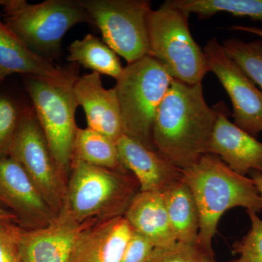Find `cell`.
<instances>
[{
  "label": "cell",
  "instance_id": "cell-1",
  "mask_svg": "<svg viewBox=\"0 0 262 262\" xmlns=\"http://www.w3.org/2000/svg\"><path fill=\"white\" fill-rule=\"evenodd\" d=\"M218 113L206 103L202 82L173 79L155 118V150L177 168L191 166L206 154Z\"/></svg>",
  "mask_w": 262,
  "mask_h": 262
},
{
  "label": "cell",
  "instance_id": "cell-2",
  "mask_svg": "<svg viewBox=\"0 0 262 262\" xmlns=\"http://www.w3.org/2000/svg\"><path fill=\"white\" fill-rule=\"evenodd\" d=\"M200 213L198 241L209 250L221 217L231 208L261 211L262 201L252 179L239 175L220 157L204 154L195 163L182 170Z\"/></svg>",
  "mask_w": 262,
  "mask_h": 262
},
{
  "label": "cell",
  "instance_id": "cell-3",
  "mask_svg": "<svg viewBox=\"0 0 262 262\" xmlns=\"http://www.w3.org/2000/svg\"><path fill=\"white\" fill-rule=\"evenodd\" d=\"M60 213L81 226L125 214L140 191L137 179L125 169L113 170L72 160Z\"/></svg>",
  "mask_w": 262,
  "mask_h": 262
},
{
  "label": "cell",
  "instance_id": "cell-4",
  "mask_svg": "<svg viewBox=\"0 0 262 262\" xmlns=\"http://www.w3.org/2000/svg\"><path fill=\"white\" fill-rule=\"evenodd\" d=\"M173 78L151 56L124 67L116 91L124 132L151 149L153 128L162 101Z\"/></svg>",
  "mask_w": 262,
  "mask_h": 262
},
{
  "label": "cell",
  "instance_id": "cell-5",
  "mask_svg": "<svg viewBox=\"0 0 262 262\" xmlns=\"http://www.w3.org/2000/svg\"><path fill=\"white\" fill-rule=\"evenodd\" d=\"M5 22L33 51L49 59L57 56L67 31L78 24H93L80 0H0ZM50 60V59H49Z\"/></svg>",
  "mask_w": 262,
  "mask_h": 262
},
{
  "label": "cell",
  "instance_id": "cell-6",
  "mask_svg": "<svg viewBox=\"0 0 262 262\" xmlns=\"http://www.w3.org/2000/svg\"><path fill=\"white\" fill-rule=\"evenodd\" d=\"M189 15L170 0L151 10L149 56L160 62L174 80L194 84L202 82L209 68L203 50L189 31Z\"/></svg>",
  "mask_w": 262,
  "mask_h": 262
},
{
  "label": "cell",
  "instance_id": "cell-7",
  "mask_svg": "<svg viewBox=\"0 0 262 262\" xmlns=\"http://www.w3.org/2000/svg\"><path fill=\"white\" fill-rule=\"evenodd\" d=\"M73 84L58 83L27 76V91L53 160L65 179L71 171L78 107Z\"/></svg>",
  "mask_w": 262,
  "mask_h": 262
},
{
  "label": "cell",
  "instance_id": "cell-8",
  "mask_svg": "<svg viewBox=\"0 0 262 262\" xmlns=\"http://www.w3.org/2000/svg\"><path fill=\"white\" fill-rule=\"evenodd\" d=\"M103 42L127 63L149 55L147 0H80Z\"/></svg>",
  "mask_w": 262,
  "mask_h": 262
},
{
  "label": "cell",
  "instance_id": "cell-9",
  "mask_svg": "<svg viewBox=\"0 0 262 262\" xmlns=\"http://www.w3.org/2000/svg\"><path fill=\"white\" fill-rule=\"evenodd\" d=\"M8 155L23 167L58 216L63 206L67 185L53 160L33 107L21 110L18 129Z\"/></svg>",
  "mask_w": 262,
  "mask_h": 262
},
{
  "label": "cell",
  "instance_id": "cell-10",
  "mask_svg": "<svg viewBox=\"0 0 262 262\" xmlns=\"http://www.w3.org/2000/svg\"><path fill=\"white\" fill-rule=\"evenodd\" d=\"M209 72H213L229 95L234 123L253 137L262 132V91L244 70L227 56L213 37L203 50Z\"/></svg>",
  "mask_w": 262,
  "mask_h": 262
},
{
  "label": "cell",
  "instance_id": "cell-11",
  "mask_svg": "<svg viewBox=\"0 0 262 262\" xmlns=\"http://www.w3.org/2000/svg\"><path fill=\"white\" fill-rule=\"evenodd\" d=\"M0 201L31 229L46 227L57 217L23 167L8 154L0 155Z\"/></svg>",
  "mask_w": 262,
  "mask_h": 262
},
{
  "label": "cell",
  "instance_id": "cell-12",
  "mask_svg": "<svg viewBox=\"0 0 262 262\" xmlns=\"http://www.w3.org/2000/svg\"><path fill=\"white\" fill-rule=\"evenodd\" d=\"M116 144L122 168L137 179L140 192L163 194L184 179L182 169L137 139L124 134Z\"/></svg>",
  "mask_w": 262,
  "mask_h": 262
},
{
  "label": "cell",
  "instance_id": "cell-13",
  "mask_svg": "<svg viewBox=\"0 0 262 262\" xmlns=\"http://www.w3.org/2000/svg\"><path fill=\"white\" fill-rule=\"evenodd\" d=\"M14 74L61 84H74L78 78L75 67L62 69L37 54L0 18V82Z\"/></svg>",
  "mask_w": 262,
  "mask_h": 262
},
{
  "label": "cell",
  "instance_id": "cell-14",
  "mask_svg": "<svg viewBox=\"0 0 262 262\" xmlns=\"http://www.w3.org/2000/svg\"><path fill=\"white\" fill-rule=\"evenodd\" d=\"M132 232L123 215L84 225L74 241L70 262H120Z\"/></svg>",
  "mask_w": 262,
  "mask_h": 262
},
{
  "label": "cell",
  "instance_id": "cell-15",
  "mask_svg": "<svg viewBox=\"0 0 262 262\" xmlns=\"http://www.w3.org/2000/svg\"><path fill=\"white\" fill-rule=\"evenodd\" d=\"M73 94L78 106L83 108L89 127L115 142L125 134L116 91L104 89L99 74L78 77Z\"/></svg>",
  "mask_w": 262,
  "mask_h": 262
},
{
  "label": "cell",
  "instance_id": "cell-16",
  "mask_svg": "<svg viewBox=\"0 0 262 262\" xmlns=\"http://www.w3.org/2000/svg\"><path fill=\"white\" fill-rule=\"evenodd\" d=\"M206 154L220 157L239 175L262 173V143L231 122L222 112H219Z\"/></svg>",
  "mask_w": 262,
  "mask_h": 262
},
{
  "label": "cell",
  "instance_id": "cell-17",
  "mask_svg": "<svg viewBox=\"0 0 262 262\" xmlns=\"http://www.w3.org/2000/svg\"><path fill=\"white\" fill-rule=\"evenodd\" d=\"M83 226L61 213L46 227L23 229L20 248L24 262H70L74 241Z\"/></svg>",
  "mask_w": 262,
  "mask_h": 262
},
{
  "label": "cell",
  "instance_id": "cell-18",
  "mask_svg": "<svg viewBox=\"0 0 262 262\" xmlns=\"http://www.w3.org/2000/svg\"><path fill=\"white\" fill-rule=\"evenodd\" d=\"M123 216L134 232L147 239L155 248L177 242L162 193L139 191Z\"/></svg>",
  "mask_w": 262,
  "mask_h": 262
},
{
  "label": "cell",
  "instance_id": "cell-19",
  "mask_svg": "<svg viewBox=\"0 0 262 262\" xmlns=\"http://www.w3.org/2000/svg\"><path fill=\"white\" fill-rule=\"evenodd\" d=\"M163 195L177 241L196 242L200 231L199 210L184 179L163 193Z\"/></svg>",
  "mask_w": 262,
  "mask_h": 262
},
{
  "label": "cell",
  "instance_id": "cell-20",
  "mask_svg": "<svg viewBox=\"0 0 262 262\" xmlns=\"http://www.w3.org/2000/svg\"><path fill=\"white\" fill-rule=\"evenodd\" d=\"M67 60L101 75L120 78L123 71L117 53L99 38L89 34L68 48Z\"/></svg>",
  "mask_w": 262,
  "mask_h": 262
},
{
  "label": "cell",
  "instance_id": "cell-21",
  "mask_svg": "<svg viewBox=\"0 0 262 262\" xmlns=\"http://www.w3.org/2000/svg\"><path fill=\"white\" fill-rule=\"evenodd\" d=\"M73 160L101 168L123 169L119 159L116 142L89 127H77L74 141Z\"/></svg>",
  "mask_w": 262,
  "mask_h": 262
},
{
  "label": "cell",
  "instance_id": "cell-22",
  "mask_svg": "<svg viewBox=\"0 0 262 262\" xmlns=\"http://www.w3.org/2000/svg\"><path fill=\"white\" fill-rule=\"evenodd\" d=\"M188 15L194 13L200 19L227 12L234 16L248 17L262 21V0H170Z\"/></svg>",
  "mask_w": 262,
  "mask_h": 262
},
{
  "label": "cell",
  "instance_id": "cell-23",
  "mask_svg": "<svg viewBox=\"0 0 262 262\" xmlns=\"http://www.w3.org/2000/svg\"><path fill=\"white\" fill-rule=\"evenodd\" d=\"M229 58L244 70L245 73L262 91V41L244 42L241 39H226L222 44Z\"/></svg>",
  "mask_w": 262,
  "mask_h": 262
},
{
  "label": "cell",
  "instance_id": "cell-24",
  "mask_svg": "<svg viewBox=\"0 0 262 262\" xmlns=\"http://www.w3.org/2000/svg\"><path fill=\"white\" fill-rule=\"evenodd\" d=\"M149 262H216L213 250L202 246L198 241H177L164 247L155 248Z\"/></svg>",
  "mask_w": 262,
  "mask_h": 262
},
{
  "label": "cell",
  "instance_id": "cell-25",
  "mask_svg": "<svg viewBox=\"0 0 262 262\" xmlns=\"http://www.w3.org/2000/svg\"><path fill=\"white\" fill-rule=\"evenodd\" d=\"M251 221L248 233L233 246L237 258L229 262H262V220L256 212L247 211Z\"/></svg>",
  "mask_w": 262,
  "mask_h": 262
},
{
  "label": "cell",
  "instance_id": "cell-26",
  "mask_svg": "<svg viewBox=\"0 0 262 262\" xmlns=\"http://www.w3.org/2000/svg\"><path fill=\"white\" fill-rule=\"evenodd\" d=\"M21 110L10 98L0 95V155L8 154L18 129Z\"/></svg>",
  "mask_w": 262,
  "mask_h": 262
},
{
  "label": "cell",
  "instance_id": "cell-27",
  "mask_svg": "<svg viewBox=\"0 0 262 262\" xmlns=\"http://www.w3.org/2000/svg\"><path fill=\"white\" fill-rule=\"evenodd\" d=\"M11 220H0V262H24L20 248L23 229L12 224Z\"/></svg>",
  "mask_w": 262,
  "mask_h": 262
},
{
  "label": "cell",
  "instance_id": "cell-28",
  "mask_svg": "<svg viewBox=\"0 0 262 262\" xmlns=\"http://www.w3.org/2000/svg\"><path fill=\"white\" fill-rule=\"evenodd\" d=\"M155 246L133 230L120 262H149Z\"/></svg>",
  "mask_w": 262,
  "mask_h": 262
},
{
  "label": "cell",
  "instance_id": "cell-29",
  "mask_svg": "<svg viewBox=\"0 0 262 262\" xmlns=\"http://www.w3.org/2000/svg\"><path fill=\"white\" fill-rule=\"evenodd\" d=\"M232 30L239 31V32H247L249 34H254L258 37L262 38V28L256 27H250V26L234 25L230 27Z\"/></svg>",
  "mask_w": 262,
  "mask_h": 262
},
{
  "label": "cell",
  "instance_id": "cell-30",
  "mask_svg": "<svg viewBox=\"0 0 262 262\" xmlns=\"http://www.w3.org/2000/svg\"><path fill=\"white\" fill-rule=\"evenodd\" d=\"M251 173H251V179H253L257 187L262 201V173L256 171L251 172Z\"/></svg>",
  "mask_w": 262,
  "mask_h": 262
},
{
  "label": "cell",
  "instance_id": "cell-31",
  "mask_svg": "<svg viewBox=\"0 0 262 262\" xmlns=\"http://www.w3.org/2000/svg\"><path fill=\"white\" fill-rule=\"evenodd\" d=\"M13 217H14V215L10 214L9 212L5 211L0 206V220H3V219H13Z\"/></svg>",
  "mask_w": 262,
  "mask_h": 262
}]
</instances>
